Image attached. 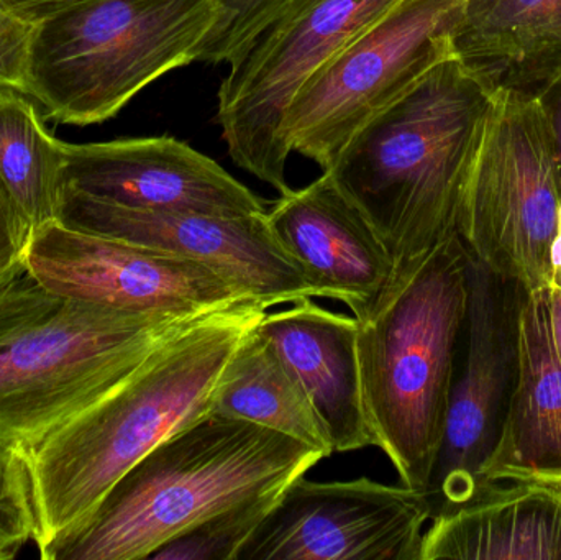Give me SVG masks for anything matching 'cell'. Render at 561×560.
<instances>
[{
	"mask_svg": "<svg viewBox=\"0 0 561 560\" xmlns=\"http://www.w3.org/2000/svg\"><path fill=\"white\" fill-rule=\"evenodd\" d=\"M265 312L262 306L243 305L207 316L171 339L117 390L26 453L39 558L56 560L125 473L209 413L227 362Z\"/></svg>",
	"mask_w": 561,
	"mask_h": 560,
	"instance_id": "obj_1",
	"label": "cell"
},
{
	"mask_svg": "<svg viewBox=\"0 0 561 560\" xmlns=\"http://www.w3.org/2000/svg\"><path fill=\"white\" fill-rule=\"evenodd\" d=\"M491 105L493 95L447 59L363 125L325 170L388 249L391 283L461 239Z\"/></svg>",
	"mask_w": 561,
	"mask_h": 560,
	"instance_id": "obj_2",
	"label": "cell"
},
{
	"mask_svg": "<svg viewBox=\"0 0 561 560\" xmlns=\"http://www.w3.org/2000/svg\"><path fill=\"white\" fill-rule=\"evenodd\" d=\"M210 315L76 301L48 292L19 263L0 278V443L28 453Z\"/></svg>",
	"mask_w": 561,
	"mask_h": 560,
	"instance_id": "obj_3",
	"label": "cell"
},
{
	"mask_svg": "<svg viewBox=\"0 0 561 560\" xmlns=\"http://www.w3.org/2000/svg\"><path fill=\"white\" fill-rule=\"evenodd\" d=\"M286 434L206 413L125 473L56 560H144L233 506L278 495L320 460Z\"/></svg>",
	"mask_w": 561,
	"mask_h": 560,
	"instance_id": "obj_4",
	"label": "cell"
},
{
	"mask_svg": "<svg viewBox=\"0 0 561 560\" xmlns=\"http://www.w3.org/2000/svg\"><path fill=\"white\" fill-rule=\"evenodd\" d=\"M468 306V250L457 239L391 283L356 319L363 403L402 485L427 492L444 441Z\"/></svg>",
	"mask_w": 561,
	"mask_h": 560,
	"instance_id": "obj_5",
	"label": "cell"
},
{
	"mask_svg": "<svg viewBox=\"0 0 561 560\" xmlns=\"http://www.w3.org/2000/svg\"><path fill=\"white\" fill-rule=\"evenodd\" d=\"M214 0H79L36 23L25 94L45 117L94 125L199 59Z\"/></svg>",
	"mask_w": 561,
	"mask_h": 560,
	"instance_id": "obj_6",
	"label": "cell"
},
{
	"mask_svg": "<svg viewBox=\"0 0 561 560\" xmlns=\"http://www.w3.org/2000/svg\"><path fill=\"white\" fill-rule=\"evenodd\" d=\"M559 150L542 99L493 95L461 220L468 253L526 292L549 285Z\"/></svg>",
	"mask_w": 561,
	"mask_h": 560,
	"instance_id": "obj_7",
	"label": "cell"
},
{
	"mask_svg": "<svg viewBox=\"0 0 561 560\" xmlns=\"http://www.w3.org/2000/svg\"><path fill=\"white\" fill-rule=\"evenodd\" d=\"M401 0H289L227 65L217 122L230 158L279 194L289 148L283 122L294 95L330 58Z\"/></svg>",
	"mask_w": 561,
	"mask_h": 560,
	"instance_id": "obj_8",
	"label": "cell"
},
{
	"mask_svg": "<svg viewBox=\"0 0 561 560\" xmlns=\"http://www.w3.org/2000/svg\"><path fill=\"white\" fill-rule=\"evenodd\" d=\"M463 0H401L317 69L283 122L290 153L332 167L353 135L451 58V28Z\"/></svg>",
	"mask_w": 561,
	"mask_h": 560,
	"instance_id": "obj_9",
	"label": "cell"
},
{
	"mask_svg": "<svg viewBox=\"0 0 561 560\" xmlns=\"http://www.w3.org/2000/svg\"><path fill=\"white\" fill-rule=\"evenodd\" d=\"M22 262L48 292L122 311L204 316L256 305L236 283L201 263L59 220L30 236Z\"/></svg>",
	"mask_w": 561,
	"mask_h": 560,
	"instance_id": "obj_10",
	"label": "cell"
},
{
	"mask_svg": "<svg viewBox=\"0 0 561 560\" xmlns=\"http://www.w3.org/2000/svg\"><path fill=\"white\" fill-rule=\"evenodd\" d=\"M523 286L468 253L463 362L451 388L444 441L428 483L432 516L467 503L480 487L510 407L517 370Z\"/></svg>",
	"mask_w": 561,
	"mask_h": 560,
	"instance_id": "obj_11",
	"label": "cell"
},
{
	"mask_svg": "<svg viewBox=\"0 0 561 560\" xmlns=\"http://www.w3.org/2000/svg\"><path fill=\"white\" fill-rule=\"evenodd\" d=\"M427 493L375 480L312 482L280 492L236 560H421Z\"/></svg>",
	"mask_w": 561,
	"mask_h": 560,
	"instance_id": "obj_12",
	"label": "cell"
},
{
	"mask_svg": "<svg viewBox=\"0 0 561 560\" xmlns=\"http://www.w3.org/2000/svg\"><path fill=\"white\" fill-rule=\"evenodd\" d=\"M58 220L201 263L236 283L266 311L316 298L302 270L270 229L266 213L226 217L135 209L66 190Z\"/></svg>",
	"mask_w": 561,
	"mask_h": 560,
	"instance_id": "obj_13",
	"label": "cell"
},
{
	"mask_svg": "<svg viewBox=\"0 0 561 560\" xmlns=\"http://www.w3.org/2000/svg\"><path fill=\"white\" fill-rule=\"evenodd\" d=\"M66 190L135 209L265 214L266 204L216 160L173 137L65 144Z\"/></svg>",
	"mask_w": 561,
	"mask_h": 560,
	"instance_id": "obj_14",
	"label": "cell"
},
{
	"mask_svg": "<svg viewBox=\"0 0 561 560\" xmlns=\"http://www.w3.org/2000/svg\"><path fill=\"white\" fill-rule=\"evenodd\" d=\"M266 219L316 296L343 302L356 319L392 282L394 263L385 243L325 171L306 187L279 194Z\"/></svg>",
	"mask_w": 561,
	"mask_h": 560,
	"instance_id": "obj_15",
	"label": "cell"
},
{
	"mask_svg": "<svg viewBox=\"0 0 561 560\" xmlns=\"http://www.w3.org/2000/svg\"><path fill=\"white\" fill-rule=\"evenodd\" d=\"M557 473H561V288L547 285L524 289L520 298L516 380L480 487Z\"/></svg>",
	"mask_w": 561,
	"mask_h": 560,
	"instance_id": "obj_16",
	"label": "cell"
},
{
	"mask_svg": "<svg viewBox=\"0 0 561 560\" xmlns=\"http://www.w3.org/2000/svg\"><path fill=\"white\" fill-rule=\"evenodd\" d=\"M256 329L299 381L333 453L375 446L363 403L355 316L329 311L306 298L283 311H266Z\"/></svg>",
	"mask_w": 561,
	"mask_h": 560,
	"instance_id": "obj_17",
	"label": "cell"
},
{
	"mask_svg": "<svg viewBox=\"0 0 561 560\" xmlns=\"http://www.w3.org/2000/svg\"><path fill=\"white\" fill-rule=\"evenodd\" d=\"M561 560L559 477L483 483L463 505L432 516L421 560Z\"/></svg>",
	"mask_w": 561,
	"mask_h": 560,
	"instance_id": "obj_18",
	"label": "cell"
},
{
	"mask_svg": "<svg viewBox=\"0 0 561 560\" xmlns=\"http://www.w3.org/2000/svg\"><path fill=\"white\" fill-rule=\"evenodd\" d=\"M450 46L491 95L542 99L561 79V0H463Z\"/></svg>",
	"mask_w": 561,
	"mask_h": 560,
	"instance_id": "obj_19",
	"label": "cell"
},
{
	"mask_svg": "<svg viewBox=\"0 0 561 560\" xmlns=\"http://www.w3.org/2000/svg\"><path fill=\"white\" fill-rule=\"evenodd\" d=\"M256 325L243 335L227 362L210 400V413L286 434L320 450L327 459L333 446L325 426L293 372Z\"/></svg>",
	"mask_w": 561,
	"mask_h": 560,
	"instance_id": "obj_20",
	"label": "cell"
},
{
	"mask_svg": "<svg viewBox=\"0 0 561 560\" xmlns=\"http://www.w3.org/2000/svg\"><path fill=\"white\" fill-rule=\"evenodd\" d=\"M0 191L26 236L59 219L66 191L65 144L56 140L35 101L0 88Z\"/></svg>",
	"mask_w": 561,
	"mask_h": 560,
	"instance_id": "obj_21",
	"label": "cell"
},
{
	"mask_svg": "<svg viewBox=\"0 0 561 560\" xmlns=\"http://www.w3.org/2000/svg\"><path fill=\"white\" fill-rule=\"evenodd\" d=\"M279 495L263 496L210 516L171 539L151 560H236L243 542L259 528Z\"/></svg>",
	"mask_w": 561,
	"mask_h": 560,
	"instance_id": "obj_22",
	"label": "cell"
},
{
	"mask_svg": "<svg viewBox=\"0 0 561 560\" xmlns=\"http://www.w3.org/2000/svg\"><path fill=\"white\" fill-rule=\"evenodd\" d=\"M35 505L28 457L19 447L0 443V560L16 558L33 542Z\"/></svg>",
	"mask_w": 561,
	"mask_h": 560,
	"instance_id": "obj_23",
	"label": "cell"
},
{
	"mask_svg": "<svg viewBox=\"0 0 561 560\" xmlns=\"http://www.w3.org/2000/svg\"><path fill=\"white\" fill-rule=\"evenodd\" d=\"M220 15L197 61L229 62L260 30L265 28L289 0H214Z\"/></svg>",
	"mask_w": 561,
	"mask_h": 560,
	"instance_id": "obj_24",
	"label": "cell"
},
{
	"mask_svg": "<svg viewBox=\"0 0 561 560\" xmlns=\"http://www.w3.org/2000/svg\"><path fill=\"white\" fill-rule=\"evenodd\" d=\"M36 23L0 5V88L25 94Z\"/></svg>",
	"mask_w": 561,
	"mask_h": 560,
	"instance_id": "obj_25",
	"label": "cell"
},
{
	"mask_svg": "<svg viewBox=\"0 0 561 560\" xmlns=\"http://www.w3.org/2000/svg\"><path fill=\"white\" fill-rule=\"evenodd\" d=\"M28 236L0 191V278L22 263Z\"/></svg>",
	"mask_w": 561,
	"mask_h": 560,
	"instance_id": "obj_26",
	"label": "cell"
},
{
	"mask_svg": "<svg viewBox=\"0 0 561 560\" xmlns=\"http://www.w3.org/2000/svg\"><path fill=\"white\" fill-rule=\"evenodd\" d=\"M78 2L79 0H0V5L28 22L38 23L39 20L55 15L56 12H61L66 7Z\"/></svg>",
	"mask_w": 561,
	"mask_h": 560,
	"instance_id": "obj_27",
	"label": "cell"
},
{
	"mask_svg": "<svg viewBox=\"0 0 561 560\" xmlns=\"http://www.w3.org/2000/svg\"><path fill=\"white\" fill-rule=\"evenodd\" d=\"M547 111H549L550 121H552L553 132H556L557 150H559V174L561 190V79L542 98Z\"/></svg>",
	"mask_w": 561,
	"mask_h": 560,
	"instance_id": "obj_28",
	"label": "cell"
},
{
	"mask_svg": "<svg viewBox=\"0 0 561 560\" xmlns=\"http://www.w3.org/2000/svg\"><path fill=\"white\" fill-rule=\"evenodd\" d=\"M549 285L561 288V227L550 249V279Z\"/></svg>",
	"mask_w": 561,
	"mask_h": 560,
	"instance_id": "obj_29",
	"label": "cell"
},
{
	"mask_svg": "<svg viewBox=\"0 0 561 560\" xmlns=\"http://www.w3.org/2000/svg\"><path fill=\"white\" fill-rule=\"evenodd\" d=\"M557 477H559V485H560V502H561V473H557Z\"/></svg>",
	"mask_w": 561,
	"mask_h": 560,
	"instance_id": "obj_30",
	"label": "cell"
},
{
	"mask_svg": "<svg viewBox=\"0 0 561 560\" xmlns=\"http://www.w3.org/2000/svg\"><path fill=\"white\" fill-rule=\"evenodd\" d=\"M559 224L561 227V199H560V207H559Z\"/></svg>",
	"mask_w": 561,
	"mask_h": 560,
	"instance_id": "obj_31",
	"label": "cell"
}]
</instances>
